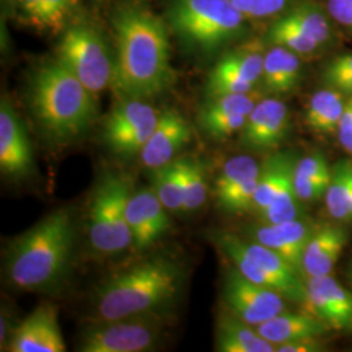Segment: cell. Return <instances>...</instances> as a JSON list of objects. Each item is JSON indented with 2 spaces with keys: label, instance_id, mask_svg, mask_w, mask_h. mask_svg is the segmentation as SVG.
<instances>
[{
  "label": "cell",
  "instance_id": "6da1fadb",
  "mask_svg": "<svg viewBox=\"0 0 352 352\" xmlns=\"http://www.w3.org/2000/svg\"><path fill=\"white\" fill-rule=\"evenodd\" d=\"M116 41L113 87L122 98L149 100L175 84L168 26L139 4L122 7L113 19Z\"/></svg>",
  "mask_w": 352,
  "mask_h": 352
},
{
  "label": "cell",
  "instance_id": "7a4b0ae2",
  "mask_svg": "<svg viewBox=\"0 0 352 352\" xmlns=\"http://www.w3.org/2000/svg\"><path fill=\"white\" fill-rule=\"evenodd\" d=\"M74 245L72 212L54 210L11 244L6 261L8 282L25 291L58 287L72 263Z\"/></svg>",
  "mask_w": 352,
  "mask_h": 352
},
{
  "label": "cell",
  "instance_id": "3957f363",
  "mask_svg": "<svg viewBox=\"0 0 352 352\" xmlns=\"http://www.w3.org/2000/svg\"><path fill=\"white\" fill-rule=\"evenodd\" d=\"M184 269L168 257H151L103 280L94 294V320L162 314L175 302Z\"/></svg>",
  "mask_w": 352,
  "mask_h": 352
},
{
  "label": "cell",
  "instance_id": "277c9868",
  "mask_svg": "<svg viewBox=\"0 0 352 352\" xmlns=\"http://www.w3.org/2000/svg\"><path fill=\"white\" fill-rule=\"evenodd\" d=\"M93 94L58 58L39 65L29 84V102L39 126L58 142L85 133L96 120Z\"/></svg>",
  "mask_w": 352,
  "mask_h": 352
},
{
  "label": "cell",
  "instance_id": "5b68a950",
  "mask_svg": "<svg viewBox=\"0 0 352 352\" xmlns=\"http://www.w3.org/2000/svg\"><path fill=\"white\" fill-rule=\"evenodd\" d=\"M166 24L184 49L204 55L248 33L247 17L231 0H170Z\"/></svg>",
  "mask_w": 352,
  "mask_h": 352
},
{
  "label": "cell",
  "instance_id": "8992f818",
  "mask_svg": "<svg viewBox=\"0 0 352 352\" xmlns=\"http://www.w3.org/2000/svg\"><path fill=\"white\" fill-rule=\"evenodd\" d=\"M132 193L128 176L110 175L102 179L89 208V243L101 256H113L132 245L126 223V204Z\"/></svg>",
  "mask_w": 352,
  "mask_h": 352
},
{
  "label": "cell",
  "instance_id": "52a82bcc",
  "mask_svg": "<svg viewBox=\"0 0 352 352\" xmlns=\"http://www.w3.org/2000/svg\"><path fill=\"white\" fill-rule=\"evenodd\" d=\"M58 59L93 94L113 85L115 58L106 39L94 26H68L58 45Z\"/></svg>",
  "mask_w": 352,
  "mask_h": 352
},
{
  "label": "cell",
  "instance_id": "ba28073f",
  "mask_svg": "<svg viewBox=\"0 0 352 352\" xmlns=\"http://www.w3.org/2000/svg\"><path fill=\"white\" fill-rule=\"evenodd\" d=\"M162 314L97 321L85 327L78 351L144 352L153 350L162 337Z\"/></svg>",
  "mask_w": 352,
  "mask_h": 352
},
{
  "label": "cell",
  "instance_id": "9c48e42d",
  "mask_svg": "<svg viewBox=\"0 0 352 352\" xmlns=\"http://www.w3.org/2000/svg\"><path fill=\"white\" fill-rule=\"evenodd\" d=\"M331 37V26L324 8L315 1L295 3L266 32V42L298 55H309L324 47Z\"/></svg>",
  "mask_w": 352,
  "mask_h": 352
},
{
  "label": "cell",
  "instance_id": "30bf717a",
  "mask_svg": "<svg viewBox=\"0 0 352 352\" xmlns=\"http://www.w3.org/2000/svg\"><path fill=\"white\" fill-rule=\"evenodd\" d=\"M158 119L160 113L145 100L122 98L104 120L103 142L120 158L140 155Z\"/></svg>",
  "mask_w": 352,
  "mask_h": 352
},
{
  "label": "cell",
  "instance_id": "8fae6325",
  "mask_svg": "<svg viewBox=\"0 0 352 352\" xmlns=\"http://www.w3.org/2000/svg\"><path fill=\"white\" fill-rule=\"evenodd\" d=\"M265 49L260 41L226 52L212 68L205 84L208 98L247 94L261 82Z\"/></svg>",
  "mask_w": 352,
  "mask_h": 352
},
{
  "label": "cell",
  "instance_id": "7c38bea8",
  "mask_svg": "<svg viewBox=\"0 0 352 352\" xmlns=\"http://www.w3.org/2000/svg\"><path fill=\"white\" fill-rule=\"evenodd\" d=\"M223 299L231 314L251 327H258L286 311V304L280 294L252 282L236 269L227 272Z\"/></svg>",
  "mask_w": 352,
  "mask_h": 352
},
{
  "label": "cell",
  "instance_id": "4fadbf2b",
  "mask_svg": "<svg viewBox=\"0 0 352 352\" xmlns=\"http://www.w3.org/2000/svg\"><path fill=\"white\" fill-rule=\"evenodd\" d=\"M167 212L153 188L131 193L126 204V223L132 234V245L138 251L151 248L168 231Z\"/></svg>",
  "mask_w": 352,
  "mask_h": 352
},
{
  "label": "cell",
  "instance_id": "5bb4252c",
  "mask_svg": "<svg viewBox=\"0 0 352 352\" xmlns=\"http://www.w3.org/2000/svg\"><path fill=\"white\" fill-rule=\"evenodd\" d=\"M0 170L13 179L26 177L34 170L25 126L6 98L0 104Z\"/></svg>",
  "mask_w": 352,
  "mask_h": 352
},
{
  "label": "cell",
  "instance_id": "9a60e30c",
  "mask_svg": "<svg viewBox=\"0 0 352 352\" xmlns=\"http://www.w3.org/2000/svg\"><path fill=\"white\" fill-rule=\"evenodd\" d=\"M289 126V109L285 102L266 98L257 102L240 132L243 145L253 151H270L285 140Z\"/></svg>",
  "mask_w": 352,
  "mask_h": 352
},
{
  "label": "cell",
  "instance_id": "2e32d148",
  "mask_svg": "<svg viewBox=\"0 0 352 352\" xmlns=\"http://www.w3.org/2000/svg\"><path fill=\"white\" fill-rule=\"evenodd\" d=\"M8 351H65L56 308L52 304H42L28 316L13 331Z\"/></svg>",
  "mask_w": 352,
  "mask_h": 352
},
{
  "label": "cell",
  "instance_id": "e0dca14e",
  "mask_svg": "<svg viewBox=\"0 0 352 352\" xmlns=\"http://www.w3.org/2000/svg\"><path fill=\"white\" fill-rule=\"evenodd\" d=\"M190 140L187 119L174 109L160 113L157 126L140 153L141 164L148 170H157L173 162Z\"/></svg>",
  "mask_w": 352,
  "mask_h": 352
},
{
  "label": "cell",
  "instance_id": "ac0fdd59",
  "mask_svg": "<svg viewBox=\"0 0 352 352\" xmlns=\"http://www.w3.org/2000/svg\"><path fill=\"white\" fill-rule=\"evenodd\" d=\"M256 102L251 94H228L208 98L199 113V126L215 141H223L241 132Z\"/></svg>",
  "mask_w": 352,
  "mask_h": 352
},
{
  "label": "cell",
  "instance_id": "d6986e66",
  "mask_svg": "<svg viewBox=\"0 0 352 352\" xmlns=\"http://www.w3.org/2000/svg\"><path fill=\"white\" fill-rule=\"evenodd\" d=\"M307 285L308 298L316 315L337 330H352V295L329 276L309 277Z\"/></svg>",
  "mask_w": 352,
  "mask_h": 352
},
{
  "label": "cell",
  "instance_id": "ffe728a7",
  "mask_svg": "<svg viewBox=\"0 0 352 352\" xmlns=\"http://www.w3.org/2000/svg\"><path fill=\"white\" fill-rule=\"evenodd\" d=\"M314 232L309 225L296 218L282 223H266L257 227L252 231V236L256 243L277 252L299 273H302V254Z\"/></svg>",
  "mask_w": 352,
  "mask_h": 352
},
{
  "label": "cell",
  "instance_id": "44dd1931",
  "mask_svg": "<svg viewBox=\"0 0 352 352\" xmlns=\"http://www.w3.org/2000/svg\"><path fill=\"white\" fill-rule=\"evenodd\" d=\"M243 247L252 260L264 270L273 289L291 302H307V285L299 277L300 273L287 260L256 241L253 244L243 241Z\"/></svg>",
  "mask_w": 352,
  "mask_h": 352
},
{
  "label": "cell",
  "instance_id": "7402d4cb",
  "mask_svg": "<svg viewBox=\"0 0 352 352\" xmlns=\"http://www.w3.org/2000/svg\"><path fill=\"white\" fill-rule=\"evenodd\" d=\"M347 244L346 232L336 226L316 230L302 254V270L308 277L329 276Z\"/></svg>",
  "mask_w": 352,
  "mask_h": 352
},
{
  "label": "cell",
  "instance_id": "603a6c76",
  "mask_svg": "<svg viewBox=\"0 0 352 352\" xmlns=\"http://www.w3.org/2000/svg\"><path fill=\"white\" fill-rule=\"evenodd\" d=\"M260 336L276 347L294 340L318 338L327 334V324L314 316L282 312L256 327Z\"/></svg>",
  "mask_w": 352,
  "mask_h": 352
},
{
  "label": "cell",
  "instance_id": "cb8c5ba5",
  "mask_svg": "<svg viewBox=\"0 0 352 352\" xmlns=\"http://www.w3.org/2000/svg\"><path fill=\"white\" fill-rule=\"evenodd\" d=\"M302 76L299 55L282 46L265 51L261 82L273 94H286L298 87Z\"/></svg>",
  "mask_w": 352,
  "mask_h": 352
},
{
  "label": "cell",
  "instance_id": "d4e9b609",
  "mask_svg": "<svg viewBox=\"0 0 352 352\" xmlns=\"http://www.w3.org/2000/svg\"><path fill=\"white\" fill-rule=\"evenodd\" d=\"M235 315H222L215 333V350L219 352H274L277 347L256 329Z\"/></svg>",
  "mask_w": 352,
  "mask_h": 352
},
{
  "label": "cell",
  "instance_id": "484cf974",
  "mask_svg": "<svg viewBox=\"0 0 352 352\" xmlns=\"http://www.w3.org/2000/svg\"><path fill=\"white\" fill-rule=\"evenodd\" d=\"M17 4L28 25L42 32H59L75 12L78 0H17Z\"/></svg>",
  "mask_w": 352,
  "mask_h": 352
},
{
  "label": "cell",
  "instance_id": "4316f807",
  "mask_svg": "<svg viewBox=\"0 0 352 352\" xmlns=\"http://www.w3.org/2000/svg\"><path fill=\"white\" fill-rule=\"evenodd\" d=\"M346 101L344 94L337 89L327 88L316 91L305 111V123L308 128L320 135L337 133Z\"/></svg>",
  "mask_w": 352,
  "mask_h": 352
},
{
  "label": "cell",
  "instance_id": "83f0119b",
  "mask_svg": "<svg viewBox=\"0 0 352 352\" xmlns=\"http://www.w3.org/2000/svg\"><path fill=\"white\" fill-rule=\"evenodd\" d=\"M187 158H176L153 171V190L164 208L173 213H182L184 205Z\"/></svg>",
  "mask_w": 352,
  "mask_h": 352
},
{
  "label": "cell",
  "instance_id": "f1b7e54d",
  "mask_svg": "<svg viewBox=\"0 0 352 352\" xmlns=\"http://www.w3.org/2000/svg\"><path fill=\"white\" fill-rule=\"evenodd\" d=\"M296 164L289 153H278L272 155L263 166L258 176V184L253 200V213H264L267 206L273 202L280 188L283 179L291 167Z\"/></svg>",
  "mask_w": 352,
  "mask_h": 352
},
{
  "label": "cell",
  "instance_id": "f546056e",
  "mask_svg": "<svg viewBox=\"0 0 352 352\" xmlns=\"http://www.w3.org/2000/svg\"><path fill=\"white\" fill-rule=\"evenodd\" d=\"M325 205L334 219L352 221V162H342L333 168Z\"/></svg>",
  "mask_w": 352,
  "mask_h": 352
},
{
  "label": "cell",
  "instance_id": "4dcf8cb0",
  "mask_svg": "<svg viewBox=\"0 0 352 352\" xmlns=\"http://www.w3.org/2000/svg\"><path fill=\"white\" fill-rule=\"evenodd\" d=\"M294 170L291 167L283 179V183L278 190L277 196L267 209L260 217L265 223H282L299 218L300 214V199L296 195L294 184Z\"/></svg>",
  "mask_w": 352,
  "mask_h": 352
},
{
  "label": "cell",
  "instance_id": "1f68e13d",
  "mask_svg": "<svg viewBox=\"0 0 352 352\" xmlns=\"http://www.w3.org/2000/svg\"><path fill=\"white\" fill-rule=\"evenodd\" d=\"M261 166L250 155H238L228 160L215 179V196L219 197L227 190L241 183L260 176Z\"/></svg>",
  "mask_w": 352,
  "mask_h": 352
},
{
  "label": "cell",
  "instance_id": "d6a6232c",
  "mask_svg": "<svg viewBox=\"0 0 352 352\" xmlns=\"http://www.w3.org/2000/svg\"><path fill=\"white\" fill-rule=\"evenodd\" d=\"M208 176L201 161L187 158L186 183H184V205L182 213L189 214L200 209L208 199Z\"/></svg>",
  "mask_w": 352,
  "mask_h": 352
},
{
  "label": "cell",
  "instance_id": "836d02e7",
  "mask_svg": "<svg viewBox=\"0 0 352 352\" xmlns=\"http://www.w3.org/2000/svg\"><path fill=\"white\" fill-rule=\"evenodd\" d=\"M322 78L329 88L352 96V54L340 55L330 60L324 69Z\"/></svg>",
  "mask_w": 352,
  "mask_h": 352
},
{
  "label": "cell",
  "instance_id": "e575fe53",
  "mask_svg": "<svg viewBox=\"0 0 352 352\" xmlns=\"http://www.w3.org/2000/svg\"><path fill=\"white\" fill-rule=\"evenodd\" d=\"M247 19L279 16L295 4V0H231Z\"/></svg>",
  "mask_w": 352,
  "mask_h": 352
},
{
  "label": "cell",
  "instance_id": "d590c367",
  "mask_svg": "<svg viewBox=\"0 0 352 352\" xmlns=\"http://www.w3.org/2000/svg\"><path fill=\"white\" fill-rule=\"evenodd\" d=\"M295 175L302 176L327 189L331 180V171L327 166V160L318 153L309 154L299 160L295 164Z\"/></svg>",
  "mask_w": 352,
  "mask_h": 352
},
{
  "label": "cell",
  "instance_id": "8d00e7d4",
  "mask_svg": "<svg viewBox=\"0 0 352 352\" xmlns=\"http://www.w3.org/2000/svg\"><path fill=\"white\" fill-rule=\"evenodd\" d=\"M327 10L333 20L352 36V0H327Z\"/></svg>",
  "mask_w": 352,
  "mask_h": 352
},
{
  "label": "cell",
  "instance_id": "74e56055",
  "mask_svg": "<svg viewBox=\"0 0 352 352\" xmlns=\"http://www.w3.org/2000/svg\"><path fill=\"white\" fill-rule=\"evenodd\" d=\"M337 135L343 149L352 155V96L346 101V107L340 118Z\"/></svg>",
  "mask_w": 352,
  "mask_h": 352
},
{
  "label": "cell",
  "instance_id": "f35d334b",
  "mask_svg": "<svg viewBox=\"0 0 352 352\" xmlns=\"http://www.w3.org/2000/svg\"><path fill=\"white\" fill-rule=\"evenodd\" d=\"M320 350H321V346L318 342H316V338L294 340V342L277 346L278 352H315Z\"/></svg>",
  "mask_w": 352,
  "mask_h": 352
}]
</instances>
